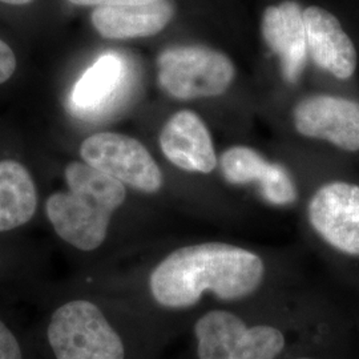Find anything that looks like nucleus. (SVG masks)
I'll use <instances>...</instances> for the list:
<instances>
[{"instance_id": "nucleus-1", "label": "nucleus", "mask_w": 359, "mask_h": 359, "mask_svg": "<svg viewBox=\"0 0 359 359\" xmlns=\"http://www.w3.org/2000/svg\"><path fill=\"white\" fill-rule=\"evenodd\" d=\"M264 273L262 259L240 246L219 243L189 245L175 250L156 266L149 287L161 306L189 308L205 292L224 301L252 294Z\"/></svg>"}, {"instance_id": "nucleus-2", "label": "nucleus", "mask_w": 359, "mask_h": 359, "mask_svg": "<svg viewBox=\"0 0 359 359\" xmlns=\"http://www.w3.org/2000/svg\"><path fill=\"white\" fill-rule=\"evenodd\" d=\"M67 192L53 193L46 213L57 236L79 250L102 246L114 212L126 201V187L86 163L72 161L65 169Z\"/></svg>"}, {"instance_id": "nucleus-3", "label": "nucleus", "mask_w": 359, "mask_h": 359, "mask_svg": "<svg viewBox=\"0 0 359 359\" xmlns=\"http://www.w3.org/2000/svg\"><path fill=\"white\" fill-rule=\"evenodd\" d=\"M234 75L226 55L204 46L170 47L157 57L158 86L177 100L219 96L231 87Z\"/></svg>"}, {"instance_id": "nucleus-4", "label": "nucleus", "mask_w": 359, "mask_h": 359, "mask_svg": "<svg viewBox=\"0 0 359 359\" xmlns=\"http://www.w3.org/2000/svg\"><path fill=\"white\" fill-rule=\"evenodd\" d=\"M56 359H124L120 335L102 310L86 299L67 302L52 314L47 330Z\"/></svg>"}, {"instance_id": "nucleus-5", "label": "nucleus", "mask_w": 359, "mask_h": 359, "mask_svg": "<svg viewBox=\"0 0 359 359\" xmlns=\"http://www.w3.org/2000/svg\"><path fill=\"white\" fill-rule=\"evenodd\" d=\"M194 334L198 359H274L285 347L283 334L271 326H246L237 316L213 310L201 317Z\"/></svg>"}, {"instance_id": "nucleus-6", "label": "nucleus", "mask_w": 359, "mask_h": 359, "mask_svg": "<svg viewBox=\"0 0 359 359\" xmlns=\"http://www.w3.org/2000/svg\"><path fill=\"white\" fill-rule=\"evenodd\" d=\"M80 156L86 164L123 185L142 193L158 192L163 173L142 142L114 132L95 133L81 142Z\"/></svg>"}, {"instance_id": "nucleus-7", "label": "nucleus", "mask_w": 359, "mask_h": 359, "mask_svg": "<svg viewBox=\"0 0 359 359\" xmlns=\"http://www.w3.org/2000/svg\"><path fill=\"white\" fill-rule=\"evenodd\" d=\"M309 219L327 244L347 255L359 256L358 185H323L309 204Z\"/></svg>"}, {"instance_id": "nucleus-8", "label": "nucleus", "mask_w": 359, "mask_h": 359, "mask_svg": "<svg viewBox=\"0 0 359 359\" xmlns=\"http://www.w3.org/2000/svg\"><path fill=\"white\" fill-rule=\"evenodd\" d=\"M298 133L332 142L348 152L359 151V103L327 95L310 96L295 105Z\"/></svg>"}, {"instance_id": "nucleus-9", "label": "nucleus", "mask_w": 359, "mask_h": 359, "mask_svg": "<svg viewBox=\"0 0 359 359\" xmlns=\"http://www.w3.org/2000/svg\"><path fill=\"white\" fill-rule=\"evenodd\" d=\"M158 142L168 160L182 170L206 175L217 165L210 132L192 111L172 116L161 129Z\"/></svg>"}, {"instance_id": "nucleus-10", "label": "nucleus", "mask_w": 359, "mask_h": 359, "mask_svg": "<svg viewBox=\"0 0 359 359\" xmlns=\"http://www.w3.org/2000/svg\"><path fill=\"white\" fill-rule=\"evenodd\" d=\"M262 35L281 62L283 75L287 83H297L304 69L308 53L306 28L301 6L286 0L270 6L262 16Z\"/></svg>"}, {"instance_id": "nucleus-11", "label": "nucleus", "mask_w": 359, "mask_h": 359, "mask_svg": "<svg viewBox=\"0 0 359 359\" xmlns=\"http://www.w3.org/2000/svg\"><path fill=\"white\" fill-rule=\"evenodd\" d=\"M308 52L314 63L333 76L346 80L357 69V51L333 13L321 7L304 11Z\"/></svg>"}, {"instance_id": "nucleus-12", "label": "nucleus", "mask_w": 359, "mask_h": 359, "mask_svg": "<svg viewBox=\"0 0 359 359\" xmlns=\"http://www.w3.org/2000/svg\"><path fill=\"white\" fill-rule=\"evenodd\" d=\"M221 172L231 184L258 182L262 197L273 205H287L297 200L292 176L280 164L268 163L248 147H231L219 158Z\"/></svg>"}, {"instance_id": "nucleus-13", "label": "nucleus", "mask_w": 359, "mask_h": 359, "mask_svg": "<svg viewBox=\"0 0 359 359\" xmlns=\"http://www.w3.org/2000/svg\"><path fill=\"white\" fill-rule=\"evenodd\" d=\"M175 16L170 0L140 4L99 6L90 15L95 29L105 39L148 38L161 32Z\"/></svg>"}, {"instance_id": "nucleus-14", "label": "nucleus", "mask_w": 359, "mask_h": 359, "mask_svg": "<svg viewBox=\"0 0 359 359\" xmlns=\"http://www.w3.org/2000/svg\"><path fill=\"white\" fill-rule=\"evenodd\" d=\"M126 80V65L115 53H104L77 81L71 105L77 115L103 114L114 103Z\"/></svg>"}, {"instance_id": "nucleus-15", "label": "nucleus", "mask_w": 359, "mask_h": 359, "mask_svg": "<svg viewBox=\"0 0 359 359\" xmlns=\"http://www.w3.org/2000/svg\"><path fill=\"white\" fill-rule=\"evenodd\" d=\"M38 208L35 182L25 165L15 160L0 161V231L26 225Z\"/></svg>"}, {"instance_id": "nucleus-16", "label": "nucleus", "mask_w": 359, "mask_h": 359, "mask_svg": "<svg viewBox=\"0 0 359 359\" xmlns=\"http://www.w3.org/2000/svg\"><path fill=\"white\" fill-rule=\"evenodd\" d=\"M0 359H23L22 348L13 332L0 321Z\"/></svg>"}, {"instance_id": "nucleus-17", "label": "nucleus", "mask_w": 359, "mask_h": 359, "mask_svg": "<svg viewBox=\"0 0 359 359\" xmlns=\"http://www.w3.org/2000/svg\"><path fill=\"white\" fill-rule=\"evenodd\" d=\"M16 69V56L11 47L0 39V84L11 79Z\"/></svg>"}, {"instance_id": "nucleus-18", "label": "nucleus", "mask_w": 359, "mask_h": 359, "mask_svg": "<svg viewBox=\"0 0 359 359\" xmlns=\"http://www.w3.org/2000/svg\"><path fill=\"white\" fill-rule=\"evenodd\" d=\"M72 4L76 6H123V4H140V3H148V1H156V0H68Z\"/></svg>"}, {"instance_id": "nucleus-19", "label": "nucleus", "mask_w": 359, "mask_h": 359, "mask_svg": "<svg viewBox=\"0 0 359 359\" xmlns=\"http://www.w3.org/2000/svg\"><path fill=\"white\" fill-rule=\"evenodd\" d=\"M0 1L6 3V4H11V6H25L34 0H0Z\"/></svg>"}, {"instance_id": "nucleus-20", "label": "nucleus", "mask_w": 359, "mask_h": 359, "mask_svg": "<svg viewBox=\"0 0 359 359\" xmlns=\"http://www.w3.org/2000/svg\"><path fill=\"white\" fill-rule=\"evenodd\" d=\"M298 359H310V358H298Z\"/></svg>"}]
</instances>
